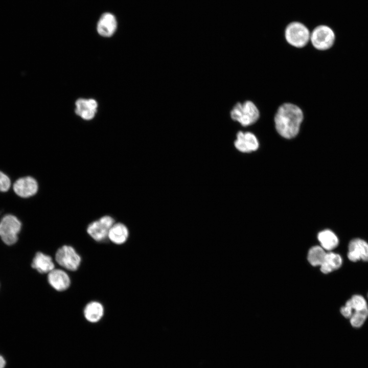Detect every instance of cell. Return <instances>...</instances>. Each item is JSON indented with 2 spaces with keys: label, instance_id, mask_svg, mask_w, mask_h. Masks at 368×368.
<instances>
[{
  "label": "cell",
  "instance_id": "obj_21",
  "mask_svg": "<svg viewBox=\"0 0 368 368\" xmlns=\"http://www.w3.org/2000/svg\"><path fill=\"white\" fill-rule=\"evenodd\" d=\"M10 177L4 171L0 170V192L7 193L12 187Z\"/></svg>",
  "mask_w": 368,
  "mask_h": 368
},
{
  "label": "cell",
  "instance_id": "obj_9",
  "mask_svg": "<svg viewBox=\"0 0 368 368\" xmlns=\"http://www.w3.org/2000/svg\"><path fill=\"white\" fill-rule=\"evenodd\" d=\"M114 223V220L112 217L103 216L88 225L87 233L96 241H104L108 238L109 229Z\"/></svg>",
  "mask_w": 368,
  "mask_h": 368
},
{
  "label": "cell",
  "instance_id": "obj_22",
  "mask_svg": "<svg viewBox=\"0 0 368 368\" xmlns=\"http://www.w3.org/2000/svg\"><path fill=\"white\" fill-rule=\"evenodd\" d=\"M5 365V361L3 357L0 356V368H4Z\"/></svg>",
  "mask_w": 368,
  "mask_h": 368
},
{
  "label": "cell",
  "instance_id": "obj_8",
  "mask_svg": "<svg viewBox=\"0 0 368 368\" xmlns=\"http://www.w3.org/2000/svg\"><path fill=\"white\" fill-rule=\"evenodd\" d=\"M12 188L16 196L21 199H28L37 193L39 185L34 177L26 175L16 178L12 185Z\"/></svg>",
  "mask_w": 368,
  "mask_h": 368
},
{
  "label": "cell",
  "instance_id": "obj_5",
  "mask_svg": "<svg viewBox=\"0 0 368 368\" xmlns=\"http://www.w3.org/2000/svg\"><path fill=\"white\" fill-rule=\"evenodd\" d=\"M22 223L16 215L12 213L5 214L0 218V238L8 245L17 241Z\"/></svg>",
  "mask_w": 368,
  "mask_h": 368
},
{
  "label": "cell",
  "instance_id": "obj_10",
  "mask_svg": "<svg viewBox=\"0 0 368 368\" xmlns=\"http://www.w3.org/2000/svg\"><path fill=\"white\" fill-rule=\"evenodd\" d=\"M234 146L239 151L247 153L257 150L259 143L257 137L254 133L240 130L236 134Z\"/></svg>",
  "mask_w": 368,
  "mask_h": 368
},
{
  "label": "cell",
  "instance_id": "obj_16",
  "mask_svg": "<svg viewBox=\"0 0 368 368\" xmlns=\"http://www.w3.org/2000/svg\"><path fill=\"white\" fill-rule=\"evenodd\" d=\"M129 236L127 226L122 223H114L109 229L108 239L113 243L121 245L124 243Z\"/></svg>",
  "mask_w": 368,
  "mask_h": 368
},
{
  "label": "cell",
  "instance_id": "obj_15",
  "mask_svg": "<svg viewBox=\"0 0 368 368\" xmlns=\"http://www.w3.org/2000/svg\"><path fill=\"white\" fill-rule=\"evenodd\" d=\"M31 266L40 273H48L55 268L52 258L41 252L35 254Z\"/></svg>",
  "mask_w": 368,
  "mask_h": 368
},
{
  "label": "cell",
  "instance_id": "obj_12",
  "mask_svg": "<svg viewBox=\"0 0 368 368\" xmlns=\"http://www.w3.org/2000/svg\"><path fill=\"white\" fill-rule=\"evenodd\" d=\"M75 113L83 120L93 119L97 112V102L94 99H78L75 102Z\"/></svg>",
  "mask_w": 368,
  "mask_h": 368
},
{
  "label": "cell",
  "instance_id": "obj_1",
  "mask_svg": "<svg viewBox=\"0 0 368 368\" xmlns=\"http://www.w3.org/2000/svg\"><path fill=\"white\" fill-rule=\"evenodd\" d=\"M304 120L302 109L291 102H285L277 108L274 117V127L282 137L292 139L300 133Z\"/></svg>",
  "mask_w": 368,
  "mask_h": 368
},
{
  "label": "cell",
  "instance_id": "obj_2",
  "mask_svg": "<svg viewBox=\"0 0 368 368\" xmlns=\"http://www.w3.org/2000/svg\"><path fill=\"white\" fill-rule=\"evenodd\" d=\"M340 313L346 318L350 319L351 326L356 328L361 327L368 317V306L365 298L355 294L352 296L340 309Z\"/></svg>",
  "mask_w": 368,
  "mask_h": 368
},
{
  "label": "cell",
  "instance_id": "obj_18",
  "mask_svg": "<svg viewBox=\"0 0 368 368\" xmlns=\"http://www.w3.org/2000/svg\"><path fill=\"white\" fill-rule=\"evenodd\" d=\"M342 258L339 254L334 252L326 253L321 265L320 270L324 273H328L338 269L342 265Z\"/></svg>",
  "mask_w": 368,
  "mask_h": 368
},
{
  "label": "cell",
  "instance_id": "obj_4",
  "mask_svg": "<svg viewBox=\"0 0 368 368\" xmlns=\"http://www.w3.org/2000/svg\"><path fill=\"white\" fill-rule=\"evenodd\" d=\"M311 31L304 24L292 21L286 27L284 37L287 44L297 49L306 47L310 42Z\"/></svg>",
  "mask_w": 368,
  "mask_h": 368
},
{
  "label": "cell",
  "instance_id": "obj_19",
  "mask_svg": "<svg viewBox=\"0 0 368 368\" xmlns=\"http://www.w3.org/2000/svg\"><path fill=\"white\" fill-rule=\"evenodd\" d=\"M317 238L321 247L326 250L333 249L339 243V240L336 235L329 229H325L319 232Z\"/></svg>",
  "mask_w": 368,
  "mask_h": 368
},
{
  "label": "cell",
  "instance_id": "obj_17",
  "mask_svg": "<svg viewBox=\"0 0 368 368\" xmlns=\"http://www.w3.org/2000/svg\"><path fill=\"white\" fill-rule=\"evenodd\" d=\"M104 311V307L101 303L97 301H91L87 304L84 307L83 314L88 321L95 323L102 318Z\"/></svg>",
  "mask_w": 368,
  "mask_h": 368
},
{
  "label": "cell",
  "instance_id": "obj_6",
  "mask_svg": "<svg viewBox=\"0 0 368 368\" xmlns=\"http://www.w3.org/2000/svg\"><path fill=\"white\" fill-rule=\"evenodd\" d=\"M335 40V33L328 25H318L311 31L310 42L313 48L317 51L325 52L330 50L334 45Z\"/></svg>",
  "mask_w": 368,
  "mask_h": 368
},
{
  "label": "cell",
  "instance_id": "obj_7",
  "mask_svg": "<svg viewBox=\"0 0 368 368\" xmlns=\"http://www.w3.org/2000/svg\"><path fill=\"white\" fill-rule=\"evenodd\" d=\"M55 259L60 266L72 271L77 270L81 262V258L75 249L67 245H63L58 249Z\"/></svg>",
  "mask_w": 368,
  "mask_h": 368
},
{
  "label": "cell",
  "instance_id": "obj_14",
  "mask_svg": "<svg viewBox=\"0 0 368 368\" xmlns=\"http://www.w3.org/2000/svg\"><path fill=\"white\" fill-rule=\"evenodd\" d=\"M117 22L115 16L110 13H105L100 18L97 27L99 35L103 37H110L115 33Z\"/></svg>",
  "mask_w": 368,
  "mask_h": 368
},
{
  "label": "cell",
  "instance_id": "obj_13",
  "mask_svg": "<svg viewBox=\"0 0 368 368\" xmlns=\"http://www.w3.org/2000/svg\"><path fill=\"white\" fill-rule=\"evenodd\" d=\"M48 281L50 286L58 291L66 290L71 284L69 275L61 269L54 268L49 272Z\"/></svg>",
  "mask_w": 368,
  "mask_h": 368
},
{
  "label": "cell",
  "instance_id": "obj_3",
  "mask_svg": "<svg viewBox=\"0 0 368 368\" xmlns=\"http://www.w3.org/2000/svg\"><path fill=\"white\" fill-rule=\"evenodd\" d=\"M231 119L243 127L256 124L260 118V111L251 100L238 101L233 106L229 112Z\"/></svg>",
  "mask_w": 368,
  "mask_h": 368
},
{
  "label": "cell",
  "instance_id": "obj_20",
  "mask_svg": "<svg viewBox=\"0 0 368 368\" xmlns=\"http://www.w3.org/2000/svg\"><path fill=\"white\" fill-rule=\"evenodd\" d=\"M326 255V252L322 247L315 246L309 250L308 260L309 263L314 266H320L324 260Z\"/></svg>",
  "mask_w": 368,
  "mask_h": 368
},
{
  "label": "cell",
  "instance_id": "obj_11",
  "mask_svg": "<svg viewBox=\"0 0 368 368\" xmlns=\"http://www.w3.org/2000/svg\"><path fill=\"white\" fill-rule=\"evenodd\" d=\"M348 257L352 262H368V243L360 238L352 239L349 244Z\"/></svg>",
  "mask_w": 368,
  "mask_h": 368
}]
</instances>
